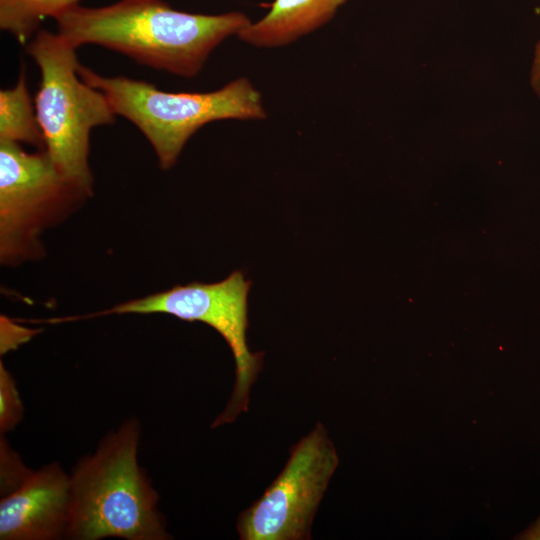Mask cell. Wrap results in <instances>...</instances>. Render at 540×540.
<instances>
[{
  "mask_svg": "<svg viewBox=\"0 0 540 540\" xmlns=\"http://www.w3.org/2000/svg\"><path fill=\"white\" fill-rule=\"evenodd\" d=\"M55 20L58 33L75 48L100 45L188 78L200 72L220 43L252 23L242 12L193 14L162 0H120L98 8L76 5Z\"/></svg>",
  "mask_w": 540,
  "mask_h": 540,
  "instance_id": "obj_1",
  "label": "cell"
},
{
  "mask_svg": "<svg viewBox=\"0 0 540 540\" xmlns=\"http://www.w3.org/2000/svg\"><path fill=\"white\" fill-rule=\"evenodd\" d=\"M80 0H0V27L25 44L43 19H54Z\"/></svg>",
  "mask_w": 540,
  "mask_h": 540,
  "instance_id": "obj_11",
  "label": "cell"
},
{
  "mask_svg": "<svg viewBox=\"0 0 540 540\" xmlns=\"http://www.w3.org/2000/svg\"><path fill=\"white\" fill-rule=\"evenodd\" d=\"M347 0H274L269 12L238 37L255 47L288 45L329 22Z\"/></svg>",
  "mask_w": 540,
  "mask_h": 540,
  "instance_id": "obj_9",
  "label": "cell"
},
{
  "mask_svg": "<svg viewBox=\"0 0 540 540\" xmlns=\"http://www.w3.org/2000/svg\"><path fill=\"white\" fill-rule=\"evenodd\" d=\"M71 509V481L60 464L49 463L0 501L1 540L65 538Z\"/></svg>",
  "mask_w": 540,
  "mask_h": 540,
  "instance_id": "obj_8",
  "label": "cell"
},
{
  "mask_svg": "<svg viewBox=\"0 0 540 540\" xmlns=\"http://www.w3.org/2000/svg\"><path fill=\"white\" fill-rule=\"evenodd\" d=\"M0 142L27 143L45 149L23 70L14 87L0 91Z\"/></svg>",
  "mask_w": 540,
  "mask_h": 540,
  "instance_id": "obj_10",
  "label": "cell"
},
{
  "mask_svg": "<svg viewBox=\"0 0 540 540\" xmlns=\"http://www.w3.org/2000/svg\"><path fill=\"white\" fill-rule=\"evenodd\" d=\"M4 440H1V491H4L2 496L18 488L32 472L21 463L18 455Z\"/></svg>",
  "mask_w": 540,
  "mask_h": 540,
  "instance_id": "obj_13",
  "label": "cell"
},
{
  "mask_svg": "<svg viewBox=\"0 0 540 540\" xmlns=\"http://www.w3.org/2000/svg\"><path fill=\"white\" fill-rule=\"evenodd\" d=\"M531 85L535 93L540 98V40L535 46L533 64L531 69Z\"/></svg>",
  "mask_w": 540,
  "mask_h": 540,
  "instance_id": "obj_14",
  "label": "cell"
},
{
  "mask_svg": "<svg viewBox=\"0 0 540 540\" xmlns=\"http://www.w3.org/2000/svg\"><path fill=\"white\" fill-rule=\"evenodd\" d=\"M80 78L100 90L116 115L131 121L152 145L162 169L171 168L189 138L209 122L263 119L260 92L244 77L206 93H171L151 83L105 77L78 67Z\"/></svg>",
  "mask_w": 540,
  "mask_h": 540,
  "instance_id": "obj_3",
  "label": "cell"
},
{
  "mask_svg": "<svg viewBox=\"0 0 540 540\" xmlns=\"http://www.w3.org/2000/svg\"><path fill=\"white\" fill-rule=\"evenodd\" d=\"M23 404L14 378L0 363V432L13 430L23 417Z\"/></svg>",
  "mask_w": 540,
  "mask_h": 540,
  "instance_id": "obj_12",
  "label": "cell"
},
{
  "mask_svg": "<svg viewBox=\"0 0 540 540\" xmlns=\"http://www.w3.org/2000/svg\"><path fill=\"white\" fill-rule=\"evenodd\" d=\"M80 192L57 170L47 152L27 153L0 142V246L2 260L17 255L25 237L52 206Z\"/></svg>",
  "mask_w": 540,
  "mask_h": 540,
  "instance_id": "obj_7",
  "label": "cell"
},
{
  "mask_svg": "<svg viewBox=\"0 0 540 540\" xmlns=\"http://www.w3.org/2000/svg\"><path fill=\"white\" fill-rule=\"evenodd\" d=\"M76 49L61 34L41 29L28 42L26 51L41 72L34 103L44 150L71 185L90 194V132L94 127L113 124L116 114L106 96L80 78Z\"/></svg>",
  "mask_w": 540,
  "mask_h": 540,
  "instance_id": "obj_4",
  "label": "cell"
},
{
  "mask_svg": "<svg viewBox=\"0 0 540 540\" xmlns=\"http://www.w3.org/2000/svg\"><path fill=\"white\" fill-rule=\"evenodd\" d=\"M338 462L326 428L318 423L291 449L285 467L262 496L239 515L240 539H310L314 515Z\"/></svg>",
  "mask_w": 540,
  "mask_h": 540,
  "instance_id": "obj_6",
  "label": "cell"
},
{
  "mask_svg": "<svg viewBox=\"0 0 540 540\" xmlns=\"http://www.w3.org/2000/svg\"><path fill=\"white\" fill-rule=\"evenodd\" d=\"M141 425L126 420L108 433L70 474L71 509L66 539L167 540L158 494L138 464Z\"/></svg>",
  "mask_w": 540,
  "mask_h": 540,
  "instance_id": "obj_2",
  "label": "cell"
},
{
  "mask_svg": "<svg viewBox=\"0 0 540 540\" xmlns=\"http://www.w3.org/2000/svg\"><path fill=\"white\" fill-rule=\"evenodd\" d=\"M250 286L251 282L245 279L241 271H234L217 283L178 285L101 312L67 319L163 313L189 322L199 321L214 328L229 345L236 365V381L230 401L212 424V427H217L234 421L240 412L247 410L250 387L261 368L262 354L251 353L246 339Z\"/></svg>",
  "mask_w": 540,
  "mask_h": 540,
  "instance_id": "obj_5",
  "label": "cell"
}]
</instances>
